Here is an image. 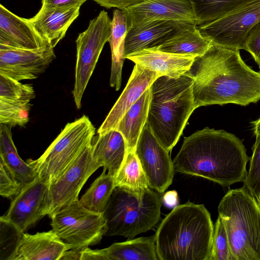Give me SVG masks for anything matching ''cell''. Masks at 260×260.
Segmentation results:
<instances>
[{
  "instance_id": "1",
  "label": "cell",
  "mask_w": 260,
  "mask_h": 260,
  "mask_svg": "<svg viewBox=\"0 0 260 260\" xmlns=\"http://www.w3.org/2000/svg\"><path fill=\"white\" fill-rule=\"evenodd\" d=\"M186 73L193 80L195 109L228 104L245 106L260 100V72L246 64L239 49L212 43Z\"/></svg>"
},
{
  "instance_id": "2",
  "label": "cell",
  "mask_w": 260,
  "mask_h": 260,
  "mask_svg": "<svg viewBox=\"0 0 260 260\" xmlns=\"http://www.w3.org/2000/svg\"><path fill=\"white\" fill-rule=\"evenodd\" d=\"M249 159L242 140L224 130L205 127L184 138L173 162L177 172L229 187L244 182Z\"/></svg>"
},
{
  "instance_id": "3",
  "label": "cell",
  "mask_w": 260,
  "mask_h": 260,
  "mask_svg": "<svg viewBox=\"0 0 260 260\" xmlns=\"http://www.w3.org/2000/svg\"><path fill=\"white\" fill-rule=\"evenodd\" d=\"M209 212L189 201L176 206L155 233L160 260H208L214 232Z\"/></svg>"
},
{
  "instance_id": "4",
  "label": "cell",
  "mask_w": 260,
  "mask_h": 260,
  "mask_svg": "<svg viewBox=\"0 0 260 260\" xmlns=\"http://www.w3.org/2000/svg\"><path fill=\"white\" fill-rule=\"evenodd\" d=\"M193 80L185 73L178 77H158L152 84L146 123L169 152L178 142L195 110Z\"/></svg>"
},
{
  "instance_id": "5",
  "label": "cell",
  "mask_w": 260,
  "mask_h": 260,
  "mask_svg": "<svg viewBox=\"0 0 260 260\" xmlns=\"http://www.w3.org/2000/svg\"><path fill=\"white\" fill-rule=\"evenodd\" d=\"M161 194L150 187L136 190L116 186L103 212L107 222L105 236L131 239L152 229L160 217Z\"/></svg>"
},
{
  "instance_id": "6",
  "label": "cell",
  "mask_w": 260,
  "mask_h": 260,
  "mask_svg": "<svg viewBox=\"0 0 260 260\" xmlns=\"http://www.w3.org/2000/svg\"><path fill=\"white\" fill-rule=\"evenodd\" d=\"M218 212L236 260H260V208L248 189L229 190Z\"/></svg>"
},
{
  "instance_id": "7",
  "label": "cell",
  "mask_w": 260,
  "mask_h": 260,
  "mask_svg": "<svg viewBox=\"0 0 260 260\" xmlns=\"http://www.w3.org/2000/svg\"><path fill=\"white\" fill-rule=\"evenodd\" d=\"M95 128L85 115L68 123L38 159L27 162L48 185L58 178L76 157L92 142Z\"/></svg>"
},
{
  "instance_id": "8",
  "label": "cell",
  "mask_w": 260,
  "mask_h": 260,
  "mask_svg": "<svg viewBox=\"0 0 260 260\" xmlns=\"http://www.w3.org/2000/svg\"><path fill=\"white\" fill-rule=\"evenodd\" d=\"M52 230L71 249L83 250L98 244L107 231L103 213H98L75 201L51 217Z\"/></svg>"
},
{
  "instance_id": "9",
  "label": "cell",
  "mask_w": 260,
  "mask_h": 260,
  "mask_svg": "<svg viewBox=\"0 0 260 260\" xmlns=\"http://www.w3.org/2000/svg\"><path fill=\"white\" fill-rule=\"evenodd\" d=\"M111 34V19L105 10L91 20L87 29L76 39L75 80L72 94L78 109L99 56Z\"/></svg>"
},
{
  "instance_id": "10",
  "label": "cell",
  "mask_w": 260,
  "mask_h": 260,
  "mask_svg": "<svg viewBox=\"0 0 260 260\" xmlns=\"http://www.w3.org/2000/svg\"><path fill=\"white\" fill-rule=\"evenodd\" d=\"M259 21L260 0H247L222 17L197 27L214 44L245 50L247 36Z\"/></svg>"
},
{
  "instance_id": "11",
  "label": "cell",
  "mask_w": 260,
  "mask_h": 260,
  "mask_svg": "<svg viewBox=\"0 0 260 260\" xmlns=\"http://www.w3.org/2000/svg\"><path fill=\"white\" fill-rule=\"evenodd\" d=\"M91 144L76 157L58 178L48 185L45 213L49 217L78 200L79 192L87 179L101 167L92 156Z\"/></svg>"
},
{
  "instance_id": "12",
  "label": "cell",
  "mask_w": 260,
  "mask_h": 260,
  "mask_svg": "<svg viewBox=\"0 0 260 260\" xmlns=\"http://www.w3.org/2000/svg\"><path fill=\"white\" fill-rule=\"evenodd\" d=\"M135 152L149 187L159 193L164 192L173 181V162L169 152L158 141L147 123L140 136Z\"/></svg>"
},
{
  "instance_id": "13",
  "label": "cell",
  "mask_w": 260,
  "mask_h": 260,
  "mask_svg": "<svg viewBox=\"0 0 260 260\" xmlns=\"http://www.w3.org/2000/svg\"><path fill=\"white\" fill-rule=\"evenodd\" d=\"M55 57L50 46L28 49L0 45V74L18 81L35 79Z\"/></svg>"
},
{
  "instance_id": "14",
  "label": "cell",
  "mask_w": 260,
  "mask_h": 260,
  "mask_svg": "<svg viewBox=\"0 0 260 260\" xmlns=\"http://www.w3.org/2000/svg\"><path fill=\"white\" fill-rule=\"evenodd\" d=\"M128 28L159 20L188 23L197 25L189 0H144L123 10Z\"/></svg>"
},
{
  "instance_id": "15",
  "label": "cell",
  "mask_w": 260,
  "mask_h": 260,
  "mask_svg": "<svg viewBox=\"0 0 260 260\" xmlns=\"http://www.w3.org/2000/svg\"><path fill=\"white\" fill-rule=\"evenodd\" d=\"M48 184L39 176L24 187L12 200L7 213L2 217L22 233L45 216V199Z\"/></svg>"
},
{
  "instance_id": "16",
  "label": "cell",
  "mask_w": 260,
  "mask_h": 260,
  "mask_svg": "<svg viewBox=\"0 0 260 260\" xmlns=\"http://www.w3.org/2000/svg\"><path fill=\"white\" fill-rule=\"evenodd\" d=\"M159 76L158 73L135 64L126 87L98 130V135L115 129L124 113Z\"/></svg>"
},
{
  "instance_id": "17",
  "label": "cell",
  "mask_w": 260,
  "mask_h": 260,
  "mask_svg": "<svg viewBox=\"0 0 260 260\" xmlns=\"http://www.w3.org/2000/svg\"><path fill=\"white\" fill-rule=\"evenodd\" d=\"M80 6H42L38 13L28 19L38 34L54 48L65 36L78 17Z\"/></svg>"
},
{
  "instance_id": "18",
  "label": "cell",
  "mask_w": 260,
  "mask_h": 260,
  "mask_svg": "<svg viewBox=\"0 0 260 260\" xmlns=\"http://www.w3.org/2000/svg\"><path fill=\"white\" fill-rule=\"evenodd\" d=\"M69 249L52 229L34 235L23 233L11 260H60Z\"/></svg>"
},
{
  "instance_id": "19",
  "label": "cell",
  "mask_w": 260,
  "mask_h": 260,
  "mask_svg": "<svg viewBox=\"0 0 260 260\" xmlns=\"http://www.w3.org/2000/svg\"><path fill=\"white\" fill-rule=\"evenodd\" d=\"M0 45L28 49L50 46L38 34L28 19L18 16L2 4L0 5Z\"/></svg>"
},
{
  "instance_id": "20",
  "label": "cell",
  "mask_w": 260,
  "mask_h": 260,
  "mask_svg": "<svg viewBox=\"0 0 260 260\" xmlns=\"http://www.w3.org/2000/svg\"><path fill=\"white\" fill-rule=\"evenodd\" d=\"M196 57L164 52L154 48L144 49L126 56V59L144 68L155 72L160 76L172 78L187 73Z\"/></svg>"
},
{
  "instance_id": "21",
  "label": "cell",
  "mask_w": 260,
  "mask_h": 260,
  "mask_svg": "<svg viewBox=\"0 0 260 260\" xmlns=\"http://www.w3.org/2000/svg\"><path fill=\"white\" fill-rule=\"evenodd\" d=\"M189 24L159 20L128 28L125 40V58L126 56L133 53L156 46L163 40Z\"/></svg>"
},
{
  "instance_id": "22",
  "label": "cell",
  "mask_w": 260,
  "mask_h": 260,
  "mask_svg": "<svg viewBox=\"0 0 260 260\" xmlns=\"http://www.w3.org/2000/svg\"><path fill=\"white\" fill-rule=\"evenodd\" d=\"M92 155L94 160L108 173L114 176L121 168L128 152L126 141L116 129L98 135L91 144Z\"/></svg>"
},
{
  "instance_id": "23",
  "label": "cell",
  "mask_w": 260,
  "mask_h": 260,
  "mask_svg": "<svg viewBox=\"0 0 260 260\" xmlns=\"http://www.w3.org/2000/svg\"><path fill=\"white\" fill-rule=\"evenodd\" d=\"M212 45L192 24L186 25L163 40L154 48L171 53L196 57L203 55Z\"/></svg>"
},
{
  "instance_id": "24",
  "label": "cell",
  "mask_w": 260,
  "mask_h": 260,
  "mask_svg": "<svg viewBox=\"0 0 260 260\" xmlns=\"http://www.w3.org/2000/svg\"><path fill=\"white\" fill-rule=\"evenodd\" d=\"M150 100V87L124 113L115 128L123 135L128 152L135 150L140 136L146 123Z\"/></svg>"
},
{
  "instance_id": "25",
  "label": "cell",
  "mask_w": 260,
  "mask_h": 260,
  "mask_svg": "<svg viewBox=\"0 0 260 260\" xmlns=\"http://www.w3.org/2000/svg\"><path fill=\"white\" fill-rule=\"evenodd\" d=\"M128 29L126 14L123 10L115 9L111 20L110 44L112 64L110 85L118 90L121 86L123 64L125 60V40Z\"/></svg>"
},
{
  "instance_id": "26",
  "label": "cell",
  "mask_w": 260,
  "mask_h": 260,
  "mask_svg": "<svg viewBox=\"0 0 260 260\" xmlns=\"http://www.w3.org/2000/svg\"><path fill=\"white\" fill-rule=\"evenodd\" d=\"M12 126L0 124V159L19 182L22 189L38 176L34 168L19 155L12 139Z\"/></svg>"
},
{
  "instance_id": "27",
  "label": "cell",
  "mask_w": 260,
  "mask_h": 260,
  "mask_svg": "<svg viewBox=\"0 0 260 260\" xmlns=\"http://www.w3.org/2000/svg\"><path fill=\"white\" fill-rule=\"evenodd\" d=\"M104 260H157L155 236L114 243L99 249Z\"/></svg>"
},
{
  "instance_id": "28",
  "label": "cell",
  "mask_w": 260,
  "mask_h": 260,
  "mask_svg": "<svg viewBox=\"0 0 260 260\" xmlns=\"http://www.w3.org/2000/svg\"><path fill=\"white\" fill-rule=\"evenodd\" d=\"M103 169L102 174L91 184L79 200L89 210L103 213L114 188V178Z\"/></svg>"
},
{
  "instance_id": "29",
  "label": "cell",
  "mask_w": 260,
  "mask_h": 260,
  "mask_svg": "<svg viewBox=\"0 0 260 260\" xmlns=\"http://www.w3.org/2000/svg\"><path fill=\"white\" fill-rule=\"evenodd\" d=\"M114 178L116 186L136 190L150 187L135 151L127 152L121 168Z\"/></svg>"
},
{
  "instance_id": "30",
  "label": "cell",
  "mask_w": 260,
  "mask_h": 260,
  "mask_svg": "<svg viewBox=\"0 0 260 260\" xmlns=\"http://www.w3.org/2000/svg\"><path fill=\"white\" fill-rule=\"evenodd\" d=\"M189 1L199 26L222 17L247 0Z\"/></svg>"
},
{
  "instance_id": "31",
  "label": "cell",
  "mask_w": 260,
  "mask_h": 260,
  "mask_svg": "<svg viewBox=\"0 0 260 260\" xmlns=\"http://www.w3.org/2000/svg\"><path fill=\"white\" fill-rule=\"evenodd\" d=\"M29 101H9L0 99V124L24 126L29 121L31 104Z\"/></svg>"
},
{
  "instance_id": "32",
  "label": "cell",
  "mask_w": 260,
  "mask_h": 260,
  "mask_svg": "<svg viewBox=\"0 0 260 260\" xmlns=\"http://www.w3.org/2000/svg\"><path fill=\"white\" fill-rule=\"evenodd\" d=\"M35 98L31 84L20 81L0 74V99L9 101H29Z\"/></svg>"
},
{
  "instance_id": "33",
  "label": "cell",
  "mask_w": 260,
  "mask_h": 260,
  "mask_svg": "<svg viewBox=\"0 0 260 260\" xmlns=\"http://www.w3.org/2000/svg\"><path fill=\"white\" fill-rule=\"evenodd\" d=\"M208 260H236L231 249L225 226L219 216L214 227Z\"/></svg>"
},
{
  "instance_id": "34",
  "label": "cell",
  "mask_w": 260,
  "mask_h": 260,
  "mask_svg": "<svg viewBox=\"0 0 260 260\" xmlns=\"http://www.w3.org/2000/svg\"><path fill=\"white\" fill-rule=\"evenodd\" d=\"M0 259L11 260L23 233L2 216L0 218Z\"/></svg>"
},
{
  "instance_id": "35",
  "label": "cell",
  "mask_w": 260,
  "mask_h": 260,
  "mask_svg": "<svg viewBox=\"0 0 260 260\" xmlns=\"http://www.w3.org/2000/svg\"><path fill=\"white\" fill-rule=\"evenodd\" d=\"M252 150L249 169L243 183L244 186L256 199L260 196V133L255 135Z\"/></svg>"
},
{
  "instance_id": "36",
  "label": "cell",
  "mask_w": 260,
  "mask_h": 260,
  "mask_svg": "<svg viewBox=\"0 0 260 260\" xmlns=\"http://www.w3.org/2000/svg\"><path fill=\"white\" fill-rule=\"evenodd\" d=\"M21 189V184L0 159V195L12 200Z\"/></svg>"
},
{
  "instance_id": "37",
  "label": "cell",
  "mask_w": 260,
  "mask_h": 260,
  "mask_svg": "<svg viewBox=\"0 0 260 260\" xmlns=\"http://www.w3.org/2000/svg\"><path fill=\"white\" fill-rule=\"evenodd\" d=\"M245 50L251 54L257 64L260 63V21L249 32L245 41Z\"/></svg>"
},
{
  "instance_id": "38",
  "label": "cell",
  "mask_w": 260,
  "mask_h": 260,
  "mask_svg": "<svg viewBox=\"0 0 260 260\" xmlns=\"http://www.w3.org/2000/svg\"><path fill=\"white\" fill-rule=\"evenodd\" d=\"M100 6L107 9L115 8L123 10L127 7L137 4L144 0H93Z\"/></svg>"
},
{
  "instance_id": "39",
  "label": "cell",
  "mask_w": 260,
  "mask_h": 260,
  "mask_svg": "<svg viewBox=\"0 0 260 260\" xmlns=\"http://www.w3.org/2000/svg\"><path fill=\"white\" fill-rule=\"evenodd\" d=\"M87 0H42V6H81Z\"/></svg>"
},
{
  "instance_id": "40",
  "label": "cell",
  "mask_w": 260,
  "mask_h": 260,
  "mask_svg": "<svg viewBox=\"0 0 260 260\" xmlns=\"http://www.w3.org/2000/svg\"><path fill=\"white\" fill-rule=\"evenodd\" d=\"M80 260H104L99 249L92 250L86 248L81 252Z\"/></svg>"
},
{
  "instance_id": "41",
  "label": "cell",
  "mask_w": 260,
  "mask_h": 260,
  "mask_svg": "<svg viewBox=\"0 0 260 260\" xmlns=\"http://www.w3.org/2000/svg\"><path fill=\"white\" fill-rule=\"evenodd\" d=\"M82 250L69 249L66 251L60 257V260L80 259Z\"/></svg>"
},
{
  "instance_id": "42",
  "label": "cell",
  "mask_w": 260,
  "mask_h": 260,
  "mask_svg": "<svg viewBox=\"0 0 260 260\" xmlns=\"http://www.w3.org/2000/svg\"><path fill=\"white\" fill-rule=\"evenodd\" d=\"M163 200L168 206H173L177 202V193L175 191L168 192L164 195Z\"/></svg>"
},
{
  "instance_id": "43",
  "label": "cell",
  "mask_w": 260,
  "mask_h": 260,
  "mask_svg": "<svg viewBox=\"0 0 260 260\" xmlns=\"http://www.w3.org/2000/svg\"><path fill=\"white\" fill-rule=\"evenodd\" d=\"M251 123L253 125L252 129L253 134L255 136L260 133V118L254 121H252Z\"/></svg>"
},
{
  "instance_id": "44",
  "label": "cell",
  "mask_w": 260,
  "mask_h": 260,
  "mask_svg": "<svg viewBox=\"0 0 260 260\" xmlns=\"http://www.w3.org/2000/svg\"><path fill=\"white\" fill-rule=\"evenodd\" d=\"M255 200H256V202H257V204H258V206H259V207L260 208V196L258 198L255 199Z\"/></svg>"
},
{
  "instance_id": "45",
  "label": "cell",
  "mask_w": 260,
  "mask_h": 260,
  "mask_svg": "<svg viewBox=\"0 0 260 260\" xmlns=\"http://www.w3.org/2000/svg\"><path fill=\"white\" fill-rule=\"evenodd\" d=\"M258 67H259V70H260V63L258 64Z\"/></svg>"
}]
</instances>
